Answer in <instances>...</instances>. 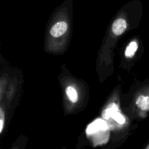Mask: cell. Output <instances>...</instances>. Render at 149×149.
I'll return each mask as SVG.
<instances>
[{
  "label": "cell",
  "mask_w": 149,
  "mask_h": 149,
  "mask_svg": "<svg viewBox=\"0 0 149 149\" xmlns=\"http://www.w3.org/2000/svg\"><path fill=\"white\" fill-rule=\"evenodd\" d=\"M147 149H149V145L147 146Z\"/></svg>",
  "instance_id": "8"
},
{
  "label": "cell",
  "mask_w": 149,
  "mask_h": 149,
  "mask_svg": "<svg viewBox=\"0 0 149 149\" xmlns=\"http://www.w3.org/2000/svg\"><path fill=\"white\" fill-rule=\"evenodd\" d=\"M136 105L143 111H149V95H140L136 100Z\"/></svg>",
  "instance_id": "4"
},
{
  "label": "cell",
  "mask_w": 149,
  "mask_h": 149,
  "mask_svg": "<svg viewBox=\"0 0 149 149\" xmlns=\"http://www.w3.org/2000/svg\"><path fill=\"white\" fill-rule=\"evenodd\" d=\"M118 108L117 106L115 104H112L110 108L106 110V115L109 114L108 116H106V119H109L110 116H112L116 122H118L120 125H123L125 122V119L122 115H121V113L118 111Z\"/></svg>",
  "instance_id": "2"
},
{
  "label": "cell",
  "mask_w": 149,
  "mask_h": 149,
  "mask_svg": "<svg viewBox=\"0 0 149 149\" xmlns=\"http://www.w3.org/2000/svg\"><path fill=\"white\" fill-rule=\"evenodd\" d=\"M138 48V45L136 42L133 41V42H131L129 44L127 47L126 48V50H125V56L127 58H131V57L133 56L135 54V52H137Z\"/></svg>",
  "instance_id": "5"
},
{
  "label": "cell",
  "mask_w": 149,
  "mask_h": 149,
  "mask_svg": "<svg viewBox=\"0 0 149 149\" xmlns=\"http://www.w3.org/2000/svg\"><path fill=\"white\" fill-rule=\"evenodd\" d=\"M4 111L3 110L2 108H0V134L2 132L3 128H4Z\"/></svg>",
  "instance_id": "7"
},
{
  "label": "cell",
  "mask_w": 149,
  "mask_h": 149,
  "mask_svg": "<svg viewBox=\"0 0 149 149\" xmlns=\"http://www.w3.org/2000/svg\"><path fill=\"white\" fill-rule=\"evenodd\" d=\"M68 30V24L65 21H61L56 23L50 29L51 36L58 38L63 35Z\"/></svg>",
  "instance_id": "1"
},
{
  "label": "cell",
  "mask_w": 149,
  "mask_h": 149,
  "mask_svg": "<svg viewBox=\"0 0 149 149\" xmlns=\"http://www.w3.org/2000/svg\"><path fill=\"white\" fill-rule=\"evenodd\" d=\"M65 93L68 98L71 100L72 103H77L78 100V94L75 89L71 86H68L65 89Z\"/></svg>",
  "instance_id": "6"
},
{
  "label": "cell",
  "mask_w": 149,
  "mask_h": 149,
  "mask_svg": "<svg viewBox=\"0 0 149 149\" xmlns=\"http://www.w3.org/2000/svg\"><path fill=\"white\" fill-rule=\"evenodd\" d=\"M112 31L116 36L122 35L127 29V22L125 19L118 18L112 24Z\"/></svg>",
  "instance_id": "3"
}]
</instances>
